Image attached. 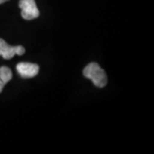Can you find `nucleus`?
I'll list each match as a JSON object with an SVG mask.
<instances>
[{"instance_id": "nucleus-7", "label": "nucleus", "mask_w": 154, "mask_h": 154, "mask_svg": "<svg viewBox=\"0 0 154 154\" xmlns=\"http://www.w3.org/2000/svg\"><path fill=\"white\" fill-rule=\"evenodd\" d=\"M7 1H9V0H0V4H4V3H5Z\"/></svg>"}, {"instance_id": "nucleus-4", "label": "nucleus", "mask_w": 154, "mask_h": 154, "mask_svg": "<svg viewBox=\"0 0 154 154\" xmlns=\"http://www.w3.org/2000/svg\"><path fill=\"white\" fill-rule=\"evenodd\" d=\"M17 69L19 75L23 78H32L38 75L39 67L36 63H20L17 64Z\"/></svg>"}, {"instance_id": "nucleus-3", "label": "nucleus", "mask_w": 154, "mask_h": 154, "mask_svg": "<svg viewBox=\"0 0 154 154\" xmlns=\"http://www.w3.org/2000/svg\"><path fill=\"white\" fill-rule=\"evenodd\" d=\"M25 53V48L22 45L11 46L6 43L3 38H0V56L5 59H11L15 55H23Z\"/></svg>"}, {"instance_id": "nucleus-6", "label": "nucleus", "mask_w": 154, "mask_h": 154, "mask_svg": "<svg viewBox=\"0 0 154 154\" xmlns=\"http://www.w3.org/2000/svg\"><path fill=\"white\" fill-rule=\"evenodd\" d=\"M5 85H6L5 83L4 82H2V81L0 80V93H1L2 91H3V89H4V87H5Z\"/></svg>"}, {"instance_id": "nucleus-5", "label": "nucleus", "mask_w": 154, "mask_h": 154, "mask_svg": "<svg viewBox=\"0 0 154 154\" xmlns=\"http://www.w3.org/2000/svg\"><path fill=\"white\" fill-rule=\"evenodd\" d=\"M12 79V72L11 69L6 66L0 68V80L7 84Z\"/></svg>"}, {"instance_id": "nucleus-2", "label": "nucleus", "mask_w": 154, "mask_h": 154, "mask_svg": "<svg viewBox=\"0 0 154 154\" xmlns=\"http://www.w3.org/2000/svg\"><path fill=\"white\" fill-rule=\"evenodd\" d=\"M19 7L22 10V17L25 20H33L39 16V11L34 0H20Z\"/></svg>"}, {"instance_id": "nucleus-1", "label": "nucleus", "mask_w": 154, "mask_h": 154, "mask_svg": "<svg viewBox=\"0 0 154 154\" xmlns=\"http://www.w3.org/2000/svg\"><path fill=\"white\" fill-rule=\"evenodd\" d=\"M84 76L92 80L94 84L98 88H104L107 84L106 73L97 63H90L83 69Z\"/></svg>"}]
</instances>
